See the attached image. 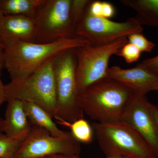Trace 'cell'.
<instances>
[{"mask_svg": "<svg viewBox=\"0 0 158 158\" xmlns=\"http://www.w3.org/2000/svg\"><path fill=\"white\" fill-rule=\"evenodd\" d=\"M0 40L4 49V69L11 81L26 78L64 51L91 44L78 37L61 38L46 44L22 41L1 35Z\"/></svg>", "mask_w": 158, "mask_h": 158, "instance_id": "cell-1", "label": "cell"}, {"mask_svg": "<svg viewBox=\"0 0 158 158\" xmlns=\"http://www.w3.org/2000/svg\"><path fill=\"white\" fill-rule=\"evenodd\" d=\"M131 90L106 77L79 94L78 101L82 111L96 122L120 121L134 95Z\"/></svg>", "mask_w": 158, "mask_h": 158, "instance_id": "cell-2", "label": "cell"}, {"mask_svg": "<svg viewBox=\"0 0 158 158\" xmlns=\"http://www.w3.org/2000/svg\"><path fill=\"white\" fill-rule=\"evenodd\" d=\"M99 147L106 157L156 158L135 130L125 122L94 123Z\"/></svg>", "mask_w": 158, "mask_h": 158, "instance_id": "cell-3", "label": "cell"}, {"mask_svg": "<svg viewBox=\"0 0 158 158\" xmlns=\"http://www.w3.org/2000/svg\"><path fill=\"white\" fill-rule=\"evenodd\" d=\"M54 59L26 78L11 81L5 85L6 102L16 99L33 103L44 109L53 118L56 106Z\"/></svg>", "mask_w": 158, "mask_h": 158, "instance_id": "cell-4", "label": "cell"}, {"mask_svg": "<svg viewBox=\"0 0 158 158\" xmlns=\"http://www.w3.org/2000/svg\"><path fill=\"white\" fill-rule=\"evenodd\" d=\"M76 49L62 52L54 59L56 106L54 118L72 123L83 118L84 112L78 101Z\"/></svg>", "mask_w": 158, "mask_h": 158, "instance_id": "cell-5", "label": "cell"}, {"mask_svg": "<svg viewBox=\"0 0 158 158\" xmlns=\"http://www.w3.org/2000/svg\"><path fill=\"white\" fill-rule=\"evenodd\" d=\"M128 42L127 37L105 45L90 44L76 49V79L79 94L107 77L110 58Z\"/></svg>", "mask_w": 158, "mask_h": 158, "instance_id": "cell-6", "label": "cell"}, {"mask_svg": "<svg viewBox=\"0 0 158 158\" xmlns=\"http://www.w3.org/2000/svg\"><path fill=\"white\" fill-rule=\"evenodd\" d=\"M81 143L70 131L64 135H52L43 128L32 126L28 135L21 145L14 158H40L53 155L79 156Z\"/></svg>", "mask_w": 158, "mask_h": 158, "instance_id": "cell-7", "label": "cell"}, {"mask_svg": "<svg viewBox=\"0 0 158 158\" xmlns=\"http://www.w3.org/2000/svg\"><path fill=\"white\" fill-rule=\"evenodd\" d=\"M71 0H46L35 18L34 42L49 43L76 37L71 22Z\"/></svg>", "mask_w": 158, "mask_h": 158, "instance_id": "cell-8", "label": "cell"}, {"mask_svg": "<svg viewBox=\"0 0 158 158\" xmlns=\"http://www.w3.org/2000/svg\"><path fill=\"white\" fill-rule=\"evenodd\" d=\"M143 31L142 26L135 18L117 22L105 18L95 17L86 9L76 28L75 35L87 40L94 45H102L127 37L134 33H142Z\"/></svg>", "mask_w": 158, "mask_h": 158, "instance_id": "cell-9", "label": "cell"}, {"mask_svg": "<svg viewBox=\"0 0 158 158\" xmlns=\"http://www.w3.org/2000/svg\"><path fill=\"white\" fill-rule=\"evenodd\" d=\"M146 96L135 94L122 120L132 127L158 158V127Z\"/></svg>", "mask_w": 158, "mask_h": 158, "instance_id": "cell-10", "label": "cell"}, {"mask_svg": "<svg viewBox=\"0 0 158 158\" xmlns=\"http://www.w3.org/2000/svg\"><path fill=\"white\" fill-rule=\"evenodd\" d=\"M107 77L140 95H146L158 83V75L141 63L132 68L112 66L108 69Z\"/></svg>", "mask_w": 158, "mask_h": 158, "instance_id": "cell-11", "label": "cell"}, {"mask_svg": "<svg viewBox=\"0 0 158 158\" xmlns=\"http://www.w3.org/2000/svg\"><path fill=\"white\" fill-rule=\"evenodd\" d=\"M35 18L21 15H4L0 19V35L34 42Z\"/></svg>", "mask_w": 158, "mask_h": 158, "instance_id": "cell-12", "label": "cell"}, {"mask_svg": "<svg viewBox=\"0 0 158 158\" xmlns=\"http://www.w3.org/2000/svg\"><path fill=\"white\" fill-rule=\"evenodd\" d=\"M4 118V133L15 137L30 132L32 125L26 114L23 102L16 99L7 101Z\"/></svg>", "mask_w": 158, "mask_h": 158, "instance_id": "cell-13", "label": "cell"}, {"mask_svg": "<svg viewBox=\"0 0 158 158\" xmlns=\"http://www.w3.org/2000/svg\"><path fill=\"white\" fill-rule=\"evenodd\" d=\"M121 2L136 11L135 18L141 25L158 27V0H123Z\"/></svg>", "mask_w": 158, "mask_h": 158, "instance_id": "cell-14", "label": "cell"}, {"mask_svg": "<svg viewBox=\"0 0 158 158\" xmlns=\"http://www.w3.org/2000/svg\"><path fill=\"white\" fill-rule=\"evenodd\" d=\"M23 103L27 116L32 126L43 128L52 135L60 137L65 135L66 131L60 130L44 109L33 103L23 102Z\"/></svg>", "mask_w": 158, "mask_h": 158, "instance_id": "cell-15", "label": "cell"}, {"mask_svg": "<svg viewBox=\"0 0 158 158\" xmlns=\"http://www.w3.org/2000/svg\"><path fill=\"white\" fill-rule=\"evenodd\" d=\"M46 0H1L4 15H21L35 18Z\"/></svg>", "mask_w": 158, "mask_h": 158, "instance_id": "cell-16", "label": "cell"}, {"mask_svg": "<svg viewBox=\"0 0 158 158\" xmlns=\"http://www.w3.org/2000/svg\"><path fill=\"white\" fill-rule=\"evenodd\" d=\"M57 122L70 128L71 133L80 143L88 144L92 141L93 137V127L84 118H79L72 123L62 120H57Z\"/></svg>", "mask_w": 158, "mask_h": 158, "instance_id": "cell-17", "label": "cell"}, {"mask_svg": "<svg viewBox=\"0 0 158 158\" xmlns=\"http://www.w3.org/2000/svg\"><path fill=\"white\" fill-rule=\"evenodd\" d=\"M29 133L15 137H9L3 133L0 134V158H14Z\"/></svg>", "mask_w": 158, "mask_h": 158, "instance_id": "cell-18", "label": "cell"}, {"mask_svg": "<svg viewBox=\"0 0 158 158\" xmlns=\"http://www.w3.org/2000/svg\"><path fill=\"white\" fill-rule=\"evenodd\" d=\"M90 2L89 0H71L70 9V18L75 29L79 22L81 19Z\"/></svg>", "mask_w": 158, "mask_h": 158, "instance_id": "cell-19", "label": "cell"}, {"mask_svg": "<svg viewBox=\"0 0 158 158\" xmlns=\"http://www.w3.org/2000/svg\"><path fill=\"white\" fill-rule=\"evenodd\" d=\"M127 38L128 43L135 46L141 52H150L156 47L155 44L148 40L142 33H134Z\"/></svg>", "mask_w": 158, "mask_h": 158, "instance_id": "cell-20", "label": "cell"}, {"mask_svg": "<svg viewBox=\"0 0 158 158\" xmlns=\"http://www.w3.org/2000/svg\"><path fill=\"white\" fill-rule=\"evenodd\" d=\"M141 53L135 46L128 42L119 50L116 55L123 58L127 63L130 64L138 61Z\"/></svg>", "mask_w": 158, "mask_h": 158, "instance_id": "cell-21", "label": "cell"}, {"mask_svg": "<svg viewBox=\"0 0 158 158\" xmlns=\"http://www.w3.org/2000/svg\"><path fill=\"white\" fill-rule=\"evenodd\" d=\"M86 9L91 15L95 17H102V2L90 1Z\"/></svg>", "mask_w": 158, "mask_h": 158, "instance_id": "cell-22", "label": "cell"}, {"mask_svg": "<svg viewBox=\"0 0 158 158\" xmlns=\"http://www.w3.org/2000/svg\"><path fill=\"white\" fill-rule=\"evenodd\" d=\"M141 63L158 75V55L152 58L143 60Z\"/></svg>", "mask_w": 158, "mask_h": 158, "instance_id": "cell-23", "label": "cell"}, {"mask_svg": "<svg viewBox=\"0 0 158 158\" xmlns=\"http://www.w3.org/2000/svg\"><path fill=\"white\" fill-rule=\"evenodd\" d=\"M116 9L112 4L108 2H102V17L110 19L114 16Z\"/></svg>", "mask_w": 158, "mask_h": 158, "instance_id": "cell-24", "label": "cell"}, {"mask_svg": "<svg viewBox=\"0 0 158 158\" xmlns=\"http://www.w3.org/2000/svg\"><path fill=\"white\" fill-rule=\"evenodd\" d=\"M149 108L150 111L154 118L158 127V107L149 102Z\"/></svg>", "mask_w": 158, "mask_h": 158, "instance_id": "cell-25", "label": "cell"}, {"mask_svg": "<svg viewBox=\"0 0 158 158\" xmlns=\"http://www.w3.org/2000/svg\"><path fill=\"white\" fill-rule=\"evenodd\" d=\"M6 102V94H5V85L3 84L0 79V107Z\"/></svg>", "mask_w": 158, "mask_h": 158, "instance_id": "cell-26", "label": "cell"}, {"mask_svg": "<svg viewBox=\"0 0 158 158\" xmlns=\"http://www.w3.org/2000/svg\"><path fill=\"white\" fill-rule=\"evenodd\" d=\"M3 69H4V49L0 40V76L2 75Z\"/></svg>", "mask_w": 158, "mask_h": 158, "instance_id": "cell-27", "label": "cell"}, {"mask_svg": "<svg viewBox=\"0 0 158 158\" xmlns=\"http://www.w3.org/2000/svg\"><path fill=\"white\" fill-rule=\"evenodd\" d=\"M59 158H80L79 156H65L62 155H58ZM106 158H128L126 157H119V156H115V157H106Z\"/></svg>", "mask_w": 158, "mask_h": 158, "instance_id": "cell-28", "label": "cell"}, {"mask_svg": "<svg viewBox=\"0 0 158 158\" xmlns=\"http://www.w3.org/2000/svg\"><path fill=\"white\" fill-rule=\"evenodd\" d=\"M4 133V118H0V134Z\"/></svg>", "mask_w": 158, "mask_h": 158, "instance_id": "cell-29", "label": "cell"}, {"mask_svg": "<svg viewBox=\"0 0 158 158\" xmlns=\"http://www.w3.org/2000/svg\"><path fill=\"white\" fill-rule=\"evenodd\" d=\"M0 2H1V0H0ZM3 16H4V15H3L2 12V10H1V4H0V19H1Z\"/></svg>", "mask_w": 158, "mask_h": 158, "instance_id": "cell-30", "label": "cell"}, {"mask_svg": "<svg viewBox=\"0 0 158 158\" xmlns=\"http://www.w3.org/2000/svg\"><path fill=\"white\" fill-rule=\"evenodd\" d=\"M152 90H157V91H158V83L156 85V86L154 87L153 88Z\"/></svg>", "mask_w": 158, "mask_h": 158, "instance_id": "cell-31", "label": "cell"}, {"mask_svg": "<svg viewBox=\"0 0 158 158\" xmlns=\"http://www.w3.org/2000/svg\"><path fill=\"white\" fill-rule=\"evenodd\" d=\"M47 158H59L58 155H53L47 157Z\"/></svg>", "mask_w": 158, "mask_h": 158, "instance_id": "cell-32", "label": "cell"}, {"mask_svg": "<svg viewBox=\"0 0 158 158\" xmlns=\"http://www.w3.org/2000/svg\"><path fill=\"white\" fill-rule=\"evenodd\" d=\"M47 158V157H44V158Z\"/></svg>", "mask_w": 158, "mask_h": 158, "instance_id": "cell-33", "label": "cell"}, {"mask_svg": "<svg viewBox=\"0 0 158 158\" xmlns=\"http://www.w3.org/2000/svg\"></svg>", "mask_w": 158, "mask_h": 158, "instance_id": "cell-34", "label": "cell"}]
</instances>
